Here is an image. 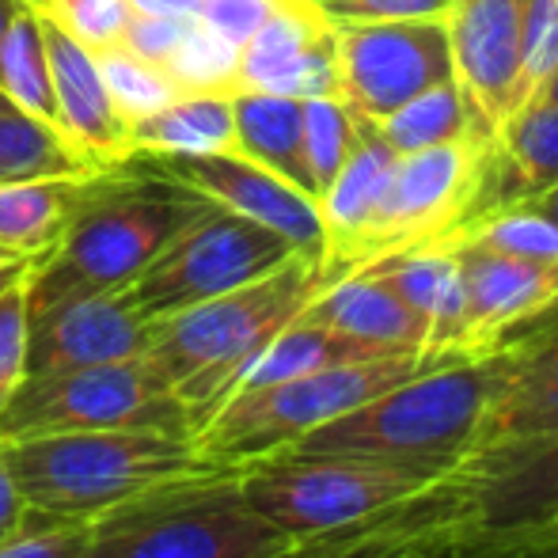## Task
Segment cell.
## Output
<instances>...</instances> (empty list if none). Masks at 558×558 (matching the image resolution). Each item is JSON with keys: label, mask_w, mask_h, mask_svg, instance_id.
<instances>
[{"label": "cell", "mask_w": 558, "mask_h": 558, "mask_svg": "<svg viewBox=\"0 0 558 558\" xmlns=\"http://www.w3.org/2000/svg\"><path fill=\"white\" fill-rule=\"evenodd\" d=\"M209 198L163 175L141 156L99 171L88 202L73 217L65 240L27 278V308L81 293H122L163 251V243L194 221Z\"/></svg>", "instance_id": "1"}, {"label": "cell", "mask_w": 558, "mask_h": 558, "mask_svg": "<svg viewBox=\"0 0 558 558\" xmlns=\"http://www.w3.org/2000/svg\"><path fill=\"white\" fill-rule=\"evenodd\" d=\"M327 286L324 263L293 255L266 278L153 324L145 357L168 376L198 426L225 403L235 376Z\"/></svg>", "instance_id": "2"}, {"label": "cell", "mask_w": 558, "mask_h": 558, "mask_svg": "<svg viewBox=\"0 0 558 558\" xmlns=\"http://www.w3.org/2000/svg\"><path fill=\"white\" fill-rule=\"evenodd\" d=\"M490 388L494 373L486 357L445 361L312 429L281 452L361 456L445 478L475 448Z\"/></svg>", "instance_id": "3"}, {"label": "cell", "mask_w": 558, "mask_h": 558, "mask_svg": "<svg viewBox=\"0 0 558 558\" xmlns=\"http://www.w3.org/2000/svg\"><path fill=\"white\" fill-rule=\"evenodd\" d=\"M12 483L27 509L53 521L88 524L118 501L194 471L221 468L194 437L145 429H92L0 441Z\"/></svg>", "instance_id": "4"}, {"label": "cell", "mask_w": 558, "mask_h": 558, "mask_svg": "<svg viewBox=\"0 0 558 558\" xmlns=\"http://www.w3.org/2000/svg\"><path fill=\"white\" fill-rule=\"evenodd\" d=\"M293 539L247 506L240 468L156 483L88 521L81 558H274Z\"/></svg>", "instance_id": "5"}, {"label": "cell", "mask_w": 558, "mask_h": 558, "mask_svg": "<svg viewBox=\"0 0 558 558\" xmlns=\"http://www.w3.org/2000/svg\"><path fill=\"white\" fill-rule=\"evenodd\" d=\"M434 368L426 353H396V357L345 361L293 380L232 396L217 407L194 434V445L221 468H243L263 456L296 445L312 429L342 418L345 411L368 403L380 391Z\"/></svg>", "instance_id": "6"}, {"label": "cell", "mask_w": 558, "mask_h": 558, "mask_svg": "<svg viewBox=\"0 0 558 558\" xmlns=\"http://www.w3.org/2000/svg\"><path fill=\"white\" fill-rule=\"evenodd\" d=\"M92 429H145L194 437V418L148 357L27 376L0 414V441Z\"/></svg>", "instance_id": "7"}, {"label": "cell", "mask_w": 558, "mask_h": 558, "mask_svg": "<svg viewBox=\"0 0 558 558\" xmlns=\"http://www.w3.org/2000/svg\"><path fill=\"white\" fill-rule=\"evenodd\" d=\"M437 478L361 456L274 452L240 468V490L266 524L293 544L324 536Z\"/></svg>", "instance_id": "8"}, {"label": "cell", "mask_w": 558, "mask_h": 558, "mask_svg": "<svg viewBox=\"0 0 558 558\" xmlns=\"http://www.w3.org/2000/svg\"><path fill=\"white\" fill-rule=\"evenodd\" d=\"M293 255L301 251L270 228L232 209L206 206L163 243L160 255L133 278L125 296L148 324H160L175 312L266 278Z\"/></svg>", "instance_id": "9"}, {"label": "cell", "mask_w": 558, "mask_h": 558, "mask_svg": "<svg viewBox=\"0 0 558 558\" xmlns=\"http://www.w3.org/2000/svg\"><path fill=\"white\" fill-rule=\"evenodd\" d=\"M338 99L361 122H380L407 99L452 81L445 20L335 23Z\"/></svg>", "instance_id": "10"}, {"label": "cell", "mask_w": 558, "mask_h": 558, "mask_svg": "<svg viewBox=\"0 0 558 558\" xmlns=\"http://www.w3.org/2000/svg\"><path fill=\"white\" fill-rule=\"evenodd\" d=\"M483 148L486 141L471 133L448 145L399 156L388 209H384L380 258L422 247V243L456 240V232L475 217Z\"/></svg>", "instance_id": "11"}, {"label": "cell", "mask_w": 558, "mask_h": 558, "mask_svg": "<svg viewBox=\"0 0 558 558\" xmlns=\"http://www.w3.org/2000/svg\"><path fill=\"white\" fill-rule=\"evenodd\" d=\"M521 15L524 0H452L445 12L452 81L478 141H490L509 118L521 61Z\"/></svg>", "instance_id": "12"}, {"label": "cell", "mask_w": 558, "mask_h": 558, "mask_svg": "<svg viewBox=\"0 0 558 558\" xmlns=\"http://www.w3.org/2000/svg\"><path fill=\"white\" fill-rule=\"evenodd\" d=\"M163 175L179 179L183 186L198 191L214 206L232 209V214L247 217V221L270 228L281 240L293 243L301 255L324 258V221H319V206L312 194L301 186L286 183L274 175L270 168L247 160L240 153L221 156H171V160H153L141 156Z\"/></svg>", "instance_id": "13"}, {"label": "cell", "mask_w": 558, "mask_h": 558, "mask_svg": "<svg viewBox=\"0 0 558 558\" xmlns=\"http://www.w3.org/2000/svg\"><path fill=\"white\" fill-rule=\"evenodd\" d=\"M153 324L122 293H81L31 312L27 376L145 357Z\"/></svg>", "instance_id": "14"}, {"label": "cell", "mask_w": 558, "mask_h": 558, "mask_svg": "<svg viewBox=\"0 0 558 558\" xmlns=\"http://www.w3.org/2000/svg\"><path fill=\"white\" fill-rule=\"evenodd\" d=\"M456 475L475 529L558 524V429L471 448Z\"/></svg>", "instance_id": "15"}, {"label": "cell", "mask_w": 558, "mask_h": 558, "mask_svg": "<svg viewBox=\"0 0 558 558\" xmlns=\"http://www.w3.org/2000/svg\"><path fill=\"white\" fill-rule=\"evenodd\" d=\"M235 92L316 99L338 96L335 20L316 0H278L240 46Z\"/></svg>", "instance_id": "16"}, {"label": "cell", "mask_w": 558, "mask_h": 558, "mask_svg": "<svg viewBox=\"0 0 558 558\" xmlns=\"http://www.w3.org/2000/svg\"><path fill=\"white\" fill-rule=\"evenodd\" d=\"M463 281V350L486 357L501 342L558 308V263L513 258L475 243H452Z\"/></svg>", "instance_id": "17"}, {"label": "cell", "mask_w": 558, "mask_h": 558, "mask_svg": "<svg viewBox=\"0 0 558 558\" xmlns=\"http://www.w3.org/2000/svg\"><path fill=\"white\" fill-rule=\"evenodd\" d=\"M494 388L475 448L558 429V308L486 353Z\"/></svg>", "instance_id": "18"}, {"label": "cell", "mask_w": 558, "mask_h": 558, "mask_svg": "<svg viewBox=\"0 0 558 558\" xmlns=\"http://www.w3.org/2000/svg\"><path fill=\"white\" fill-rule=\"evenodd\" d=\"M43 15V12H38ZM46 27V58H50L53 81V130L61 133L73 156L88 171H111L130 160V137L118 122L107 84L99 76L96 53L58 31L43 15Z\"/></svg>", "instance_id": "19"}, {"label": "cell", "mask_w": 558, "mask_h": 558, "mask_svg": "<svg viewBox=\"0 0 558 558\" xmlns=\"http://www.w3.org/2000/svg\"><path fill=\"white\" fill-rule=\"evenodd\" d=\"M551 183H558V104L555 99H529L486 141L483 179H478V202L471 221L494 214V209L521 206Z\"/></svg>", "instance_id": "20"}, {"label": "cell", "mask_w": 558, "mask_h": 558, "mask_svg": "<svg viewBox=\"0 0 558 558\" xmlns=\"http://www.w3.org/2000/svg\"><path fill=\"white\" fill-rule=\"evenodd\" d=\"M365 270L388 281L403 296L407 308L426 324L434 365L468 357V350H463V331H468V324H463V281L452 243H422L411 251H396L388 258H376Z\"/></svg>", "instance_id": "21"}, {"label": "cell", "mask_w": 558, "mask_h": 558, "mask_svg": "<svg viewBox=\"0 0 558 558\" xmlns=\"http://www.w3.org/2000/svg\"><path fill=\"white\" fill-rule=\"evenodd\" d=\"M312 324H324L331 331L357 338V342L380 345L391 353H426L429 357V331L418 316L403 304V296L376 278L373 270H353L327 281L312 304L301 312ZM434 361V357H429Z\"/></svg>", "instance_id": "22"}, {"label": "cell", "mask_w": 558, "mask_h": 558, "mask_svg": "<svg viewBox=\"0 0 558 558\" xmlns=\"http://www.w3.org/2000/svg\"><path fill=\"white\" fill-rule=\"evenodd\" d=\"M99 171L43 175L0 186V247L27 263H46L88 202Z\"/></svg>", "instance_id": "23"}, {"label": "cell", "mask_w": 558, "mask_h": 558, "mask_svg": "<svg viewBox=\"0 0 558 558\" xmlns=\"http://www.w3.org/2000/svg\"><path fill=\"white\" fill-rule=\"evenodd\" d=\"M133 156H221L235 153V114L232 96L202 92V96H175L163 111L141 118L125 130Z\"/></svg>", "instance_id": "24"}, {"label": "cell", "mask_w": 558, "mask_h": 558, "mask_svg": "<svg viewBox=\"0 0 558 558\" xmlns=\"http://www.w3.org/2000/svg\"><path fill=\"white\" fill-rule=\"evenodd\" d=\"M368 357H396V353L380 350V345L357 342V338H345L331 331V327L296 316L293 324L281 327V331L255 353V361L235 376L225 403L232 396H243V391L266 388V384H281V380H293V376H308V373H319V368L345 365V361H368Z\"/></svg>", "instance_id": "25"}, {"label": "cell", "mask_w": 558, "mask_h": 558, "mask_svg": "<svg viewBox=\"0 0 558 558\" xmlns=\"http://www.w3.org/2000/svg\"><path fill=\"white\" fill-rule=\"evenodd\" d=\"M235 153L270 168L286 183L312 194L308 163H304V99L266 96V92H235Z\"/></svg>", "instance_id": "26"}, {"label": "cell", "mask_w": 558, "mask_h": 558, "mask_svg": "<svg viewBox=\"0 0 558 558\" xmlns=\"http://www.w3.org/2000/svg\"><path fill=\"white\" fill-rule=\"evenodd\" d=\"M0 92L15 111L53 125V81L46 58V27L35 4H27L0 38Z\"/></svg>", "instance_id": "27"}, {"label": "cell", "mask_w": 558, "mask_h": 558, "mask_svg": "<svg viewBox=\"0 0 558 558\" xmlns=\"http://www.w3.org/2000/svg\"><path fill=\"white\" fill-rule=\"evenodd\" d=\"M373 125L399 156L471 137L468 107H463V96H460V88H456V81L434 84V88L407 99L403 107H396L388 118H380V122H373Z\"/></svg>", "instance_id": "28"}, {"label": "cell", "mask_w": 558, "mask_h": 558, "mask_svg": "<svg viewBox=\"0 0 558 558\" xmlns=\"http://www.w3.org/2000/svg\"><path fill=\"white\" fill-rule=\"evenodd\" d=\"M84 163L43 118L0 111V186L43 175H84Z\"/></svg>", "instance_id": "29"}, {"label": "cell", "mask_w": 558, "mask_h": 558, "mask_svg": "<svg viewBox=\"0 0 558 558\" xmlns=\"http://www.w3.org/2000/svg\"><path fill=\"white\" fill-rule=\"evenodd\" d=\"M163 73L179 88V96H202V92H225L235 96V73H240V46L217 35L202 20H191L183 43L175 46Z\"/></svg>", "instance_id": "30"}, {"label": "cell", "mask_w": 558, "mask_h": 558, "mask_svg": "<svg viewBox=\"0 0 558 558\" xmlns=\"http://www.w3.org/2000/svg\"><path fill=\"white\" fill-rule=\"evenodd\" d=\"M99 76L107 84V96H111V107L118 114V122L130 130L141 118L163 111L171 99L179 96V88L171 84V76L163 73V65H153V61L137 58L125 46H111V50L96 53Z\"/></svg>", "instance_id": "31"}, {"label": "cell", "mask_w": 558, "mask_h": 558, "mask_svg": "<svg viewBox=\"0 0 558 558\" xmlns=\"http://www.w3.org/2000/svg\"><path fill=\"white\" fill-rule=\"evenodd\" d=\"M357 125V114L338 96L304 99V163H308V183L316 202L342 171V163L350 160Z\"/></svg>", "instance_id": "32"}, {"label": "cell", "mask_w": 558, "mask_h": 558, "mask_svg": "<svg viewBox=\"0 0 558 558\" xmlns=\"http://www.w3.org/2000/svg\"><path fill=\"white\" fill-rule=\"evenodd\" d=\"M452 243H475V247L498 251V255L558 263V228L529 206L494 209V214L471 221Z\"/></svg>", "instance_id": "33"}, {"label": "cell", "mask_w": 558, "mask_h": 558, "mask_svg": "<svg viewBox=\"0 0 558 558\" xmlns=\"http://www.w3.org/2000/svg\"><path fill=\"white\" fill-rule=\"evenodd\" d=\"M558 69V0H524L521 15V61H517L509 114L529 99H539Z\"/></svg>", "instance_id": "34"}, {"label": "cell", "mask_w": 558, "mask_h": 558, "mask_svg": "<svg viewBox=\"0 0 558 558\" xmlns=\"http://www.w3.org/2000/svg\"><path fill=\"white\" fill-rule=\"evenodd\" d=\"M38 12L65 31L73 43H81L88 53H104L111 46H122L133 20L130 0H38Z\"/></svg>", "instance_id": "35"}, {"label": "cell", "mask_w": 558, "mask_h": 558, "mask_svg": "<svg viewBox=\"0 0 558 558\" xmlns=\"http://www.w3.org/2000/svg\"><path fill=\"white\" fill-rule=\"evenodd\" d=\"M437 558H558V524L471 529Z\"/></svg>", "instance_id": "36"}, {"label": "cell", "mask_w": 558, "mask_h": 558, "mask_svg": "<svg viewBox=\"0 0 558 558\" xmlns=\"http://www.w3.org/2000/svg\"><path fill=\"white\" fill-rule=\"evenodd\" d=\"M27 281H20L8 293H0V414L27 380Z\"/></svg>", "instance_id": "37"}, {"label": "cell", "mask_w": 558, "mask_h": 558, "mask_svg": "<svg viewBox=\"0 0 558 558\" xmlns=\"http://www.w3.org/2000/svg\"><path fill=\"white\" fill-rule=\"evenodd\" d=\"M84 539H88V524L53 521L31 509L27 524L0 544V558H81Z\"/></svg>", "instance_id": "38"}, {"label": "cell", "mask_w": 558, "mask_h": 558, "mask_svg": "<svg viewBox=\"0 0 558 558\" xmlns=\"http://www.w3.org/2000/svg\"><path fill=\"white\" fill-rule=\"evenodd\" d=\"M335 23L357 20H445L452 0H316Z\"/></svg>", "instance_id": "39"}, {"label": "cell", "mask_w": 558, "mask_h": 558, "mask_svg": "<svg viewBox=\"0 0 558 558\" xmlns=\"http://www.w3.org/2000/svg\"><path fill=\"white\" fill-rule=\"evenodd\" d=\"M274 4L278 0H202L198 20L206 27H214L217 35H225L228 43L243 46L263 27V20L274 12Z\"/></svg>", "instance_id": "40"}, {"label": "cell", "mask_w": 558, "mask_h": 558, "mask_svg": "<svg viewBox=\"0 0 558 558\" xmlns=\"http://www.w3.org/2000/svg\"><path fill=\"white\" fill-rule=\"evenodd\" d=\"M186 27H191V20H168V15H137L133 12L122 46L137 53V58L153 61V65H163V61L175 53V46L183 43Z\"/></svg>", "instance_id": "41"}, {"label": "cell", "mask_w": 558, "mask_h": 558, "mask_svg": "<svg viewBox=\"0 0 558 558\" xmlns=\"http://www.w3.org/2000/svg\"><path fill=\"white\" fill-rule=\"evenodd\" d=\"M274 558H365V555L357 551V544H353L342 529H331V532H324V536L301 539V544H293L289 551H281Z\"/></svg>", "instance_id": "42"}, {"label": "cell", "mask_w": 558, "mask_h": 558, "mask_svg": "<svg viewBox=\"0 0 558 558\" xmlns=\"http://www.w3.org/2000/svg\"><path fill=\"white\" fill-rule=\"evenodd\" d=\"M27 517H31V509H27V501L20 498V490H15L12 471H8L4 452H0V544L20 532L23 524H27Z\"/></svg>", "instance_id": "43"}, {"label": "cell", "mask_w": 558, "mask_h": 558, "mask_svg": "<svg viewBox=\"0 0 558 558\" xmlns=\"http://www.w3.org/2000/svg\"><path fill=\"white\" fill-rule=\"evenodd\" d=\"M137 15H168V20H198L202 0H130Z\"/></svg>", "instance_id": "44"}, {"label": "cell", "mask_w": 558, "mask_h": 558, "mask_svg": "<svg viewBox=\"0 0 558 558\" xmlns=\"http://www.w3.org/2000/svg\"><path fill=\"white\" fill-rule=\"evenodd\" d=\"M31 270H35V263H27V258H20V255H12V251L0 247V293H8L12 286L27 281Z\"/></svg>", "instance_id": "45"}, {"label": "cell", "mask_w": 558, "mask_h": 558, "mask_svg": "<svg viewBox=\"0 0 558 558\" xmlns=\"http://www.w3.org/2000/svg\"><path fill=\"white\" fill-rule=\"evenodd\" d=\"M521 206H529V209H536V214H544L547 221H551V225L558 228V183H551L547 191H539L536 198L521 202Z\"/></svg>", "instance_id": "46"}, {"label": "cell", "mask_w": 558, "mask_h": 558, "mask_svg": "<svg viewBox=\"0 0 558 558\" xmlns=\"http://www.w3.org/2000/svg\"><path fill=\"white\" fill-rule=\"evenodd\" d=\"M27 8V0H0V38H4V31H8V23L15 20V15Z\"/></svg>", "instance_id": "47"}, {"label": "cell", "mask_w": 558, "mask_h": 558, "mask_svg": "<svg viewBox=\"0 0 558 558\" xmlns=\"http://www.w3.org/2000/svg\"><path fill=\"white\" fill-rule=\"evenodd\" d=\"M539 99H555V104H558V69H555V76H551V81H547V88L539 92Z\"/></svg>", "instance_id": "48"}, {"label": "cell", "mask_w": 558, "mask_h": 558, "mask_svg": "<svg viewBox=\"0 0 558 558\" xmlns=\"http://www.w3.org/2000/svg\"><path fill=\"white\" fill-rule=\"evenodd\" d=\"M0 111H15V107L8 104V96H4V92H0Z\"/></svg>", "instance_id": "49"}]
</instances>
